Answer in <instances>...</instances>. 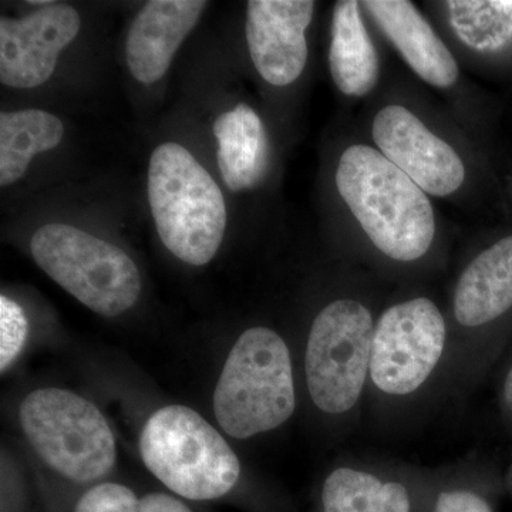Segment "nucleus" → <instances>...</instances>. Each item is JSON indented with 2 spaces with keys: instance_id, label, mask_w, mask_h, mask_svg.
I'll return each mask as SVG.
<instances>
[{
  "instance_id": "f257e3e1",
  "label": "nucleus",
  "mask_w": 512,
  "mask_h": 512,
  "mask_svg": "<svg viewBox=\"0 0 512 512\" xmlns=\"http://www.w3.org/2000/svg\"><path fill=\"white\" fill-rule=\"evenodd\" d=\"M450 359V325L433 299L387 306L377 316L365 413L384 429L416 420L446 400Z\"/></svg>"
},
{
  "instance_id": "f03ea898",
  "label": "nucleus",
  "mask_w": 512,
  "mask_h": 512,
  "mask_svg": "<svg viewBox=\"0 0 512 512\" xmlns=\"http://www.w3.org/2000/svg\"><path fill=\"white\" fill-rule=\"evenodd\" d=\"M448 319L451 359L446 400H463L494 372L512 340V232L495 239L461 272Z\"/></svg>"
},
{
  "instance_id": "7ed1b4c3",
  "label": "nucleus",
  "mask_w": 512,
  "mask_h": 512,
  "mask_svg": "<svg viewBox=\"0 0 512 512\" xmlns=\"http://www.w3.org/2000/svg\"><path fill=\"white\" fill-rule=\"evenodd\" d=\"M377 316L366 302L339 296L320 308L302 349V377L313 412L350 433L365 414Z\"/></svg>"
},
{
  "instance_id": "20e7f679",
  "label": "nucleus",
  "mask_w": 512,
  "mask_h": 512,
  "mask_svg": "<svg viewBox=\"0 0 512 512\" xmlns=\"http://www.w3.org/2000/svg\"><path fill=\"white\" fill-rule=\"evenodd\" d=\"M336 187L380 254L404 265L429 254L436 237L429 198L380 151L349 147L339 160Z\"/></svg>"
},
{
  "instance_id": "39448f33",
  "label": "nucleus",
  "mask_w": 512,
  "mask_h": 512,
  "mask_svg": "<svg viewBox=\"0 0 512 512\" xmlns=\"http://www.w3.org/2000/svg\"><path fill=\"white\" fill-rule=\"evenodd\" d=\"M215 419L235 440L281 429L298 407L292 350L276 330L252 326L229 350L212 397Z\"/></svg>"
},
{
  "instance_id": "423d86ee",
  "label": "nucleus",
  "mask_w": 512,
  "mask_h": 512,
  "mask_svg": "<svg viewBox=\"0 0 512 512\" xmlns=\"http://www.w3.org/2000/svg\"><path fill=\"white\" fill-rule=\"evenodd\" d=\"M148 201L165 248L192 266L217 255L227 228L221 188L187 148L158 146L150 158Z\"/></svg>"
},
{
  "instance_id": "0eeeda50",
  "label": "nucleus",
  "mask_w": 512,
  "mask_h": 512,
  "mask_svg": "<svg viewBox=\"0 0 512 512\" xmlns=\"http://www.w3.org/2000/svg\"><path fill=\"white\" fill-rule=\"evenodd\" d=\"M138 447L150 473L187 500H217L241 480V461L234 448L200 413L181 404L151 414Z\"/></svg>"
},
{
  "instance_id": "6e6552de",
  "label": "nucleus",
  "mask_w": 512,
  "mask_h": 512,
  "mask_svg": "<svg viewBox=\"0 0 512 512\" xmlns=\"http://www.w3.org/2000/svg\"><path fill=\"white\" fill-rule=\"evenodd\" d=\"M19 423L40 460L73 483L101 480L116 466L109 421L80 394L59 387L33 390L20 403Z\"/></svg>"
},
{
  "instance_id": "1a4fd4ad",
  "label": "nucleus",
  "mask_w": 512,
  "mask_h": 512,
  "mask_svg": "<svg viewBox=\"0 0 512 512\" xmlns=\"http://www.w3.org/2000/svg\"><path fill=\"white\" fill-rule=\"evenodd\" d=\"M37 266L97 315L130 311L141 295L133 259L110 242L67 224H46L30 239Z\"/></svg>"
},
{
  "instance_id": "9d476101",
  "label": "nucleus",
  "mask_w": 512,
  "mask_h": 512,
  "mask_svg": "<svg viewBox=\"0 0 512 512\" xmlns=\"http://www.w3.org/2000/svg\"><path fill=\"white\" fill-rule=\"evenodd\" d=\"M433 470L406 461L348 456L323 477L320 512H424Z\"/></svg>"
},
{
  "instance_id": "9b49d317",
  "label": "nucleus",
  "mask_w": 512,
  "mask_h": 512,
  "mask_svg": "<svg viewBox=\"0 0 512 512\" xmlns=\"http://www.w3.org/2000/svg\"><path fill=\"white\" fill-rule=\"evenodd\" d=\"M80 28L79 12L66 3H47L25 18L0 19V82L13 89L42 86Z\"/></svg>"
},
{
  "instance_id": "f8f14e48",
  "label": "nucleus",
  "mask_w": 512,
  "mask_h": 512,
  "mask_svg": "<svg viewBox=\"0 0 512 512\" xmlns=\"http://www.w3.org/2000/svg\"><path fill=\"white\" fill-rule=\"evenodd\" d=\"M372 134L380 153L424 192L446 197L463 185L466 168L456 150L431 133L406 107L380 110Z\"/></svg>"
},
{
  "instance_id": "ddd939ff",
  "label": "nucleus",
  "mask_w": 512,
  "mask_h": 512,
  "mask_svg": "<svg viewBox=\"0 0 512 512\" xmlns=\"http://www.w3.org/2000/svg\"><path fill=\"white\" fill-rule=\"evenodd\" d=\"M315 12L311 0H251L247 43L255 69L272 86L299 79L308 62L306 29Z\"/></svg>"
},
{
  "instance_id": "4468645a",
  "label": "nucleus",
  "mask_w": 512,
  "mask_h": 512,
  "mask_svg": "<svg viewBox=\"0 0 512 512\" xmlns=\"http://www.w3.org/2000/svg\"><path fill=\"white\" fill-rule=\"evenodd\" d=\"M208 2L153 0L131 23L127 64L137 82L154 84L170 69L175 53L200 20Z\"/></svg>"
},
{
  "instance_id": "2eb2a0df",
  "label": "nucleus",
  "mask_w": 512,
  "mask_h": 512,
  "mask_svg": "<svg viewBox=\"0 0 512 512\" xmlns=\"http://www.w3.org/2000/svg\"><path fill=\"white\" fill-rule=\"evenodd\" d=\"M360 5L392 40L406 63L431 86H453L458 79V64L447 46L407 0H367Z\"/></svg>"
},
{
  "instance_id": "dca6fc26",
  "label": "nucleus",
  "mask_w": 512,
  "mask_h": 512,
  "mask_svg": "<svg viewBox=\"0 0 512 512\" xmlns=\"http://www.w3.org/2000/svg\"><path fill=\"white\" fill-rule=\"evenodd\" d=\"M218 165L229 190L254 188L264 180L269 167V140L264 123L254 109L238 104L215 120Z\"/></svg>"
},
{
  "instance_id": "f3484780",
  "label": "nucleus",
  "mask_w": 512,
  "mask_h": 512,
  "mask_svg": "<svg viewBox=\"0 0 512 512\" xmlns=\"http://www.w3.org/2000/svg\"><path fill=\"white\" fill-rule=\"evenodd\" d=\"M359 2L342 0L333 10L329 66L340 92L362 97L379 80V56L360 18Z\"/></svg>"
},
{
  "instance_id": "a211bd4d",
  "label": "nucleus",
  "mask_w": 512,
  "mask_h": 512,
  "mask_svg": "<svg viewBox=\"0 0 512 512\" xmlns=\"http://www.w3.org/2000/svg\"><path fill=\"white\" fill-rule=\"evenodd\" d=\"M62 121L47 111L29 109L0 114V185L8 187L25 175L39 153L62 143Z\"/></svg>"
},
{
  "instance_id": "6ab92c4d",
  "label": "nucleus",
  "mask_w": 512,
  "mask_h": 512,
  "mask_svg": "<svg viewBox=\"0 0 512 512\" xmlns=\"http://www.w3.org/2000/svg\"><path fill=\"white\" fill-rule=\"evenodd\" d=\"M503 483L494 463L466 458L434 468L424 512H497L494 494Z\"/></svg>"
},
{
  "instance_id": "aec40b11",
  "label": "nucleus",
  "mask_w": 512,
  "mask_h": 512,
  "mask_svg": "<svg viewBox=\"0 0 512 512\" xmlns=\"http://www.w3.org/2000/svg\"><path fill=\"white\" fill-rule=\"evenodd\" d=\"M450 23L464 45L497 55L512 46V0H451Z\"/></svg>"
},
{
  "instance_id": "412c9836",
  "label": "nucleus",
  "mask_w": 512,
  "mask_h": 512,
  "mask_svg": "<svg viewBox=\"0 0 512 512\" xmlns=\"http://www.w3.org/2000/svg\"><path fill=\"white\" fill-rule=\"evenodd\" d=\"M74 512H192L173 495L151 493L138 497L123 484L101 483L89 488Z\"/></svg>"
},
{
  "instance_id": "4be33fe9",
  "label": "nucleus",
  "mask_w": 512,
  "mask_h": 512,
  "mask_svg": "<svg viewBox=\"0 0 512 512\" xmlns=\"http://www.w3.org/2000/svg\"><path fill=\"white\" fill-rule=\"evenodd\" d=\"M29 322L18 302L0 296V370L5 373L16 362L28 342Z\"/></svg>"
},
{
  "instance_id": "5701e85b",
  "label": "nucleus",
  "mask_w": 512,
  "mask_h": 512,
  "mask_svg": "<svg viewBox=\"0 0 512 512\" xmlns=\"http://www.w3.org/2000/svg\"><path fill=\"white\" fill-rule=\"evenodd\" d=\"M495 400L504 426L512 434V345L494 369Z\"/></svg>"
},
{
  "instance_id": "b1692460",
  "label": "nucleus",
  "mask_w": 512,
  "mask_h": 512,
  "mask_svg": "<svg viewBox=\"0 0 512 512\" xmlns=\"http://www.w3.org/2000/svg\"><path fill=\"white\" fill-rule=\"evenodd\" d=\"M504 483L512 491V463L510 464V468H508L507 474H505Z\"/></svg>"
}]
</instances>
